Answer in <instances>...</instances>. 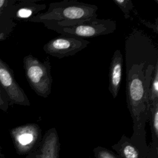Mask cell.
Instances as JSON below:
<instances>
[{"label":"cell","instance_id":"cell-2","mask_svg":"<svg viewBox=\"0 0 158 158\" xmlns=\"http://www.w3.org/2000/svg\"><path fill=\"white\" fill-rule=\"evenodd\" d=\"M98 7L75 0H63L51 2L49 8L31 17L28 22L43 23L44 27L57 23L75 22L97 18Z\"/></svg>","mask_w":158,"mask_h":158},{"label":"cell","instance_id":"cell-9","mask_svg":"<svg viewBox=\"0 0 158 158\" xmlns=\"http://www.w3.org/2000/svg\"><path fill=\"white\" fill-rule=\"evenodd\" d=\"M123 67V56L120 49H116L112 57L109 72V91L114 99L118 96Z\"/></svg>","mask_w":158,"mask_h":158},{"label":"cell","instance_id":"cell-3","mask_svg":"<svg viewBox=\"0 0 158 158\" xmlns=\"http://www.w3.org/2000/svg\"><path fill=\"white\" fill-rule=\"evenodd\" d=\"M60 35H71L85 39L113 33L117 28L116 22L112 19H92L75 22L57 23L46 27Z\"/></svg>","mask_w":158,"mask_h":158},{"label":"cell","instance_id":"cell-5","mask_svg":"<svg viewBox=\"0 0 158 158\" xmlns=\"http://www.w3.org/2000/svg\"><path fill=\"white\" fill-rule=\"evenodd\" d=\"M86 39L71 35H61L55 37L43 46L44 51L48 55L58 59L75 55L89 44Z\"/></svg>","mask_w":158,"mask_h":158},{"label":"cell","instance_id":"cell-12","mask_svg":"<svg viewBox=\"0 0 158 158\" xmlns=\"http://www.w3.org/2000/svg\"><path fill=\"white\" fill-rule=\"evenodd\" d=\"M149 101L150 106L158 101V64L154 67L149 87Z\"/></svg>","mask_w":158,"mask_h":158},{"label":"cell","instance_id":"cell-4","mask_svg":"<svg viewBox=\"0 0 158 158\" xmlns=\"http://www.w3.org/2000/svg\"><path fill=\"white\" fill-rule=\"evenodd\" d=\"M23 68L27 80L36 94L43 98H48L51 93L52 78L49 58L43 61L32 54H28L23 59Z\"/></svg>","mask_w":158,"mask_h":158},{"label":"cell","instance_id":"cell-18","mask_svg":"<svg viewBox=\"0 0 158 158\" xmlns=\"http://www.w3.org/2000/svg\"><path fill=\"white\" fill-rule=\"evenodd\" d=\"M0 158H4V154L2 152L1 148H0Z\"/></svg>","mask_w":158,"mask_h":158},{"label":"cell","instance_id":"cell-17","mask_svg":"<svg viewBox=\"0 0 158 158\" xmlns=\"http://www.w3.org/2000/svg\"><path fill=\"white\" fill-rule=\"evenodd\" d=\"M99 158H115L114 156L110 154L108 151L106 150H102L99 151Z\"/></svg>","mask_w":158,"mask_h":158},{"label":"cell","instance_id":"cell-14","mask_svg":"<svg viewBox=\"0 0 158 158\" xmlns=\"http://www.w3.org/2000/svg\"><path fill=\"white\" fill-rule=\"evenodd\" d=\"M123 153L124 154V156L125 158H138V151L133 146L127 138L124 137L123 139Z\"/></svg>","mask_w":158,"mask_h":158},{"label":"cell","instance_id":"cell-8","mask_svg":"<svg viewBox=\"0 0 158 158\" xmlns=\"http://www.w3.org/2000/svg\"><path fill=\"white\" fill-rule=\"evenodd\" d=\"M17 0H0V41L6 40L15 25V12Z\"/></svg>","mask_w":158,"mask_h":158},{"label":"cell","instance_id":"cell-15","mask_svg":"<svg viewBox=\"0 0 158 158\" xmlns=\"http://www.w3.org/2000/svg\"><path fill=\"white\" fill-rule=\"evenodd\" d=\"M9 106L8 97L0 85V110L4 112H7Z\"/></svg>","mask_w":158,"mask_h":158},{"label":"cell","instance_id":"cell-11","mask_svg":"<svg viewBox=\"0 0 158 158\" xmlns=\"http://www.w3.org/2000/svg\"><path fill=\"white\" fill-rule=\"evenodd\" d=\"M36 0H20L15 4V20H28L32 17L42 12L46 8L44 4H38Z\"/></svg>","mask_w":158,"mask_h":158},{"label":"cell","instance_id":"cell-16","mask_svg":"<svg viewBox=\"0 0 158 158\" xmlns=\"http://www.w3.org/2000/svg\"><path fill=\"white\" fill-rule=\"evenodd\" d=\"M138 19H139L138 20L139 22L143 24L144 25L148 27L149 28L152 29L153 30V31L154 33H156V34L158 33V18H157L156 19V21H155L154 23H152L149 21H146V20H143V19H141L140 17H138Z\"/></svg>","mask_w":158,"mask_h":158},{"label":"cell","instance_id":"cell-13","mask_svg":"<svg viewBox=\"0 0 158 158\" xmlns=\"http://www.w3.org/2000/svg\"><path fill=\"white\" fill-rule=\"evenodd\" d=\"M113 2L123 13L125 19L130 18V12L134 9V5L131 0H113Z\"/></svg>","mask_w":158,"mask_h":158},{"label":"cell","instance_id":"cell-1","mask_svg":"<svg viewBox=\"0 0 158 158\" xmlns=\"http://www.w3.org/2000/svg\"><path fill=\"white\" fill-rule=\"evenodd\" d=\"M157 64L158 48L152 38L142 30L133 28L125 40L126 97L134 134L139 137L148 121L149 87Z\"/></svg>","mask_w":158,"mask_h":158},{"label":"cell","instance_id":"cell-10","mask_svg":"<svg viewBox=\"0 0 158 158\" xmlns=\"http://www.w3.org/2000/svg\"><path fill=\"white\" fill-rule=\"evenodd\" d=\"M59 148V137L55 128H52L45 133L40 144L37 158H57Z\"/></svg>","mask_w":158,"mask_h":158},{"label":"cell","instance_id":"cell-6","mask_svg":"<svg viewBox=\"0 0 158 158\" xmlns=\"http://www.w3.org/2000/svg\"><path fill=\"white\" fill-rule=\"evenodd\" d=\"M10 135L17 152L23 154L40 141L41 131L38 124L27 123L11 129Z\"/></svg>","mask_w":158,"mask_h":158},{"label":"cell","instance_id":"cell-7","mask_svg":"<svg viewBox=\"0 0 158 158\" xmlns=\"http://www.w3.org/2000/svg\"><path fill=\"white\" fill-rule=\"evenodd\" d=\"M0 85L8 97L10 106L17 104L29 106L30 105L27 96L16 81L12 70L1 58Z\"/></svg>","mask_w":158,"mask_h":158}]
</instances>
